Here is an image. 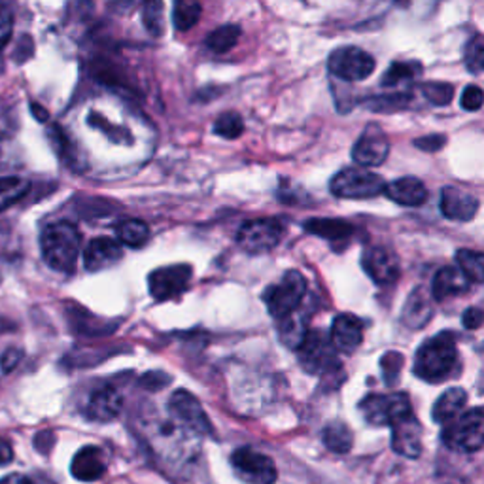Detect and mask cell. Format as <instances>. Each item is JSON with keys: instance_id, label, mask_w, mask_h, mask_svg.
I'll use <instances>...</instances> for the list:
<instances>
[{"instance_id": "1", "label": "cell", "mask_w": 484, "mask_h": 484, "mask_svg": "<svg viewBox=\"0 0 484 484\" xmlns=\"http://www.w3.org/2000/svg\"><path fill=\"white\" fill-rule=\"evenodd\" d=\"M458 363L454 335L445 332L426 341L414 356V373L426 382L447 381Z\"/></svg>"}, {"instance_id": "2", "label": "cell", "mask_w": 484, "mask_h": 484, "mask_svg": "<svg viewBox=\"0 0 484 484\" xmlns=\"http://www.w3.org/2000/svg\"><path fill=\"white\" fill-rule=\"evenodd\" d=\"M42 257L57 273H73L82 250V237L76 226L55 222L40 235Z\"/></svg>"}, {"instance_id": "3", "label": "cell", "mask_w": 484, "mask_h": 484, "mask_svg": "<svg viewBox=\"0 0 484 484\" xmlns=\"http://www.w3.org/2000/svg\"><path fill=\"white\" fill-rule=\"evenodd\" d=\"M443 443L458 452H477L484 447V409L454 416L443 428Z\"/></svg>"}, {"instance_id": "4", "label": "cell", "mask_w": 484, "mask_h": 484, "mask_svg": "<svg viewBox=\"0 0 484 484\" xmlns=\"http://www.w3.org/2000/svg\"><path fill=\"white\" fill-rule=\"evenodd\" d=\"M306 294V280L299 271H288L282 280L263 292V301H266L269 315L276 320L294 315L299 311V305L303 303Z\"/></svg>"}, {"instance_id": "5", "label": "cell", "mask_w": 484, "mask_h": 484, "mask_svg": "<svg viewBox=\"0 0 484 484\" xmlns=\"http://www.w3.org/2000/svg\"><path fill=\"white\" fill-rule=\"evenodd\" d=\"M329 189L341 199H373V197L384 193L386 184L379 174L365 167H350L334 176Z\"/></svg>"}, {"instance_id": "6", "label": "cell", "mask_w": 484, "mask_h": 484, "mask_svg": "<svg viewBox=\"0 0 484 484\" xmlns=\"http://www.w3.org/2000/svg\"><path fill=\"white\" fill-rule=\"evenodd\" d=\"M360 409L371 426H392L412 412L409 395L402 392L371 393L360 403Z\"/></svg>"}, {"instance_id": "7", "label": "cell", "mask_w": 484, "mask_h": 484, "mask_svg": "<svg viewBox=\"0 0 484 484\" xmlns=\"http://www.w3.org/2000/svg\"><path fill=\"white\" fill-rule=\"evenodd\" d=\"M375 57L356 46H343L329 55L327 69L344 82H362L375 73Z\"/></svg>"}, {"instance_id": "8", "label": "cell", "mask_w": 484, "mask_h": 484, "mask_svg": "<svg viewBox=\"0 0 484 484\" xmlns=\"http://www.w3.org/2000/svg\"><path fill=\"white\" fill-rule=\"evenodd\" d=\"M231 468L240 480L248 484H275L278 477L275 461L250 447L237 449L231 454Z\"/></svg>"}, {"instance_id": "9", "label": "cell", "mask_w": 484, "mask_h": 484, "mask_svg": "<svg viewBox=\"0 0 484 484\" xmlns=\"http://www.w3.org/2000/svg\"><path fill=\"white\" fill-rule=\"evenodd\" d=\"M282 224L275 218H259L247 222L237 233L238 247L248 254L271 252L282 238Z\"/></svg>"}, {"instance_id": "10", "label": "cell", "mask_w": 484, "mask_h": 484, "mask_svg": "<svg viewBox=\"0 0 484 484\" xmlns=\"http://www.w3.org/2000/svg\"><path fill=\"white\" fill-rule=\"evenodd\" d=\"M335 350L334 341H329L322 332H309L303 344L297 348L299 363L311 375H320V373L332 371L339 365Z\"/></svg>"}, {"instance_id": "11", "label": "cell", "mask_w": 484, "mask_h": 484, "mask_svg": "<svg viewBox=\"0 0 484 484\" xmlns=\"http://www.w3.org/2000/svg\"><path fill=\"white\" fill-rule=\"evenodd\" d=\"M191 273V266H186V263L156 269L148 276V288L151 297L163 303L182 295L188 290Z\"/></svg>"}, {"instance_id": "12", "label": "cell", "mask_w": 484, "mask_h": 484, "mask_svg": "<svg viewBox=\"0 0 484 484\" xmlns=\"http://www.w3.org/2000/svg\"><path fill=\"white\" fill-rule=\"evenodd\" d=\"M169 412L176 422L195 435H203V433L212 431L208 416L203 411L201 403L197 402L195 395H191L186 390H179L172 393V398L169 402Z\"/></svg>"}, {"instance_id": "13", "label": "cell", "mask_w": 484, "mask_h": 484, "mask_svg": "<svg viewBox=\"0 0 484 484\" xmlns=\"http://www.w3.org/2000/svg\"><path fill=\"white\" fill-rule=\"evenodd\" d=\"M390 142L379 125H369L352 150V160L360 167H379L386 161Z\"/></svg>"}, {"instance_id": "14", "label": "cell", "mask_w": 484, "mask_h": 484, "mask_svg": "<svg viewBox=\"0 0 484 484\" xmlns=\"http://www.w3.org/2000/svg\"><path fill=\"white\" fill-rule=\"evenodd\" d=\"M363 271L373 278V282H377L379 286H388L393 284L400 278V257L393 250L386 247H371L363 252L362 257Z\"/></svg>"}, {"instance_id": "15", "label": "cell", "mask_w": 484, "mask_h": 484, "mask_svg": "<svg viewBox=\"0 0 484 484\" xmlns=\"http://www.w3.org/2000/svg\"><path fill=\"white\" fill-rule=\"evenodd\" d=\"M392 449L405 458L422 454V426L412 412L392 424Z\"/></svg>"}, {"instance_id": "16", "label": "cell", "mask_w": 484, "mask_h": 484, "mask_svg": "<svg viewBox=\"0 0 484 484\" xmlns=\"http://www.w3.org/2000/svg\"><path fill=\"white\" fill-rule=\"evenodd\" d=\"M123 257L121 245L114 238L99 237L93 238L83 250V266L90 273H99L118 266Z\"/></svg>"}, {"instance_id": "17", "label": "cell", "mask_w": 484, "mask_h": 484, "mask_svg": "<svg viewBox=\"0 0 484 484\" xmlns=\"http://www.w3.org/2000/svg\"><path fill=\"white\" fill-rule=\"evenodd\" d=\"M121 409V393L112 386H104L92 393V398L85 407V416L90 418L92 422H112L120 416Z\"/></svg>"}, {"instance_id": "18", "label": "cell", "mask_w": 484, "mask_h": 484, "mask_svg": "<svg viewBox=\"0 0 484 484\" xmlns=\"http://www.w3.org/2000/svg\"><path fill=\"white\" fill-rule=\"evenodd\" d=\"M106 469H108L106 456H104L102 449H99L95 445L80 449L76 452V456L73 458V464H71L73 477L82 480V482H95V480L102 479Z\"/></svg>"}, {"instance_id": "19", "label": "cell", "mask_w": 484, "mask_h": 484, "mask_svg": "<svg viewBox=\"0 0 484 484\" xmlns=\"http://www.w3.org/2000/svg\"><path fill=\"white\" fill-rule=\"evenodd\" d=\"M439 207H441L445 218L454 219V222H469L479 210V201L471 193L449 186L441 191V205Z\"/></svg>"}, {"instance_id": "20", "label": "cell", "mask_w": 484, "mask_h": 484, "mask_svg": "<svg viewBox=\"0 0 484 484\" xmlns=\"http://www.w3.org/2000/svg\"><path fill=\"white\" fill-rule=\"evenodd\" d=\"M332 341L339 352L352 354L363 341V324L354 315H339L332 325Z\"/></svg>"}, {"instance_id": "21", "label": "cell", "mask_w": 484, "mask_h": 484, "mask_svg": "<svg viewBox=\"0 0 484 484\" xmlns=\"http://www.w3.org/2000/svg\"><path fill=\"white\" fill-rule=\"evenodd\" d=\"M384 193L390 201L402 207H421L428 199V189L424 182L412 179V176H405V179L388 184Z\"/></svg>"}, {"instance_id": "22", "label": "cell", "mask_w": 484, "mask_h": 484, "mask_svg": "<svg viewBox=\"0 0 484 484\" xmlns=\"http://www.w3.org/2000/svg\"><path fill=\"white\" fill-rule=\"evenodd\" d=\"M469 278L464 275L460 267H443L441 271H437L433 284H431V294L435 301H445L449 297L460 295L469 290Z\"/></svg>"}, {"instance_id": "23", "label": "cell", "mask_w": 484, "mask_h": 484, "mask_svg": "<svg viewBox=\"0 0 484 484\" xmlns=\"http://www.w3.org/2000/svg\"><path fill=\"white\" fill-rule=\"evenodd\" d=\"M468 403V392L461 388H449L445 393L439 395V400L435 402L431 409V418L433 422L439 424H447L452 421L454 416H458L461 411H464Z\"/></svg>"}, {"instance_id": "24", "label": "cell", "mask_w": 484, "mask_h": 484, "mask_svg": "<svg viewBox=\"0 0 484 484\" xmlns=\"http://www.w3.org/2000/svg\"><path fill=\"white\" fill-rule=\"evenodd\" d=\"M431 315H433V305H431L430 295L422 288H418L409 295L403 315H402V320L409 327L418 329V327H422L424 324H428Z\"/></svg>"}, {"instance_id": "25", "label": "cell", "mask_w": 484, "mask_h": 484, "mask_svg": "<svg viewBox=\"0 0 484 484\" xmlns=\"http://www.w3.org/2000/svg\"><path fill=\"white\" fill-rule=\"evenodd\" d=\"M305 231L316 235L325 240H346L354 233V227H352L348 222H343V219H332V218H313L309 222H305Z\"/></svg>"}, {"instance_id": "26", "label": "cell", "mask_w": 484, "mask_h": 484, "mask_svg": "<svg viewBox=\"0 0 484 484\" xmlns=\"http://www.w3.org/2000/svg\"><path fill=\"white\" fill-rule=\"evenodd\" d=\"M278 335L288 348L297 350L303 344L305 337L309 335V327H306V320L299 315V311L278 320Z\"/></svg>"}, {"instance_id": "27", "label": "cell", "mask_w": 484, "mask_h": 484, "mask_svg": "<svg viewBox=\"0 0 484 484\" xmlns=\"http://www.w3.org/2000/svg\"><path fill=\"white\" fill-rule=\"evenodd\" d=\"M322 441L329 450H334L337 454H344L352 449V443H354V435H352V430L344 422L334 421L324 428Z\"/></svg>"}, {"instance_id": "28", "label": "cell", "mask_w": 484, "mask_h": 484, "mask_svg": "<svg viewBox=\"0 0 484 484\" xmlns=\"http://www.w3.org/2000/svg\"><path fill=\"white\" fill-rule=\"evenodd\" d=\"M201 17V5L199 0H174V12H172V24L176 31H189L197 25Z\"/></svg>"}, {"instance_id": "29", "label": "cell", "mask_w": 484, "mask_h": 484, "mask_svg": "<svg viewBox=\"0 0 484 484\" xmlns=\"http://www.w3.org/2000/svg\"><path fill=\"white\" fill-rule=\"evenodd\" d=\"M422 74V64L416 61H398L382 74V87H398L403 82H412Z\"/></svg>"}, {"instance_id": "30", "label": "cell", "mask_w": 484, "mask_h": 484, "mask_svg": "<svg viewBox=\"0 0 484 484\" xmlns=\"http://www.w3.org/2000/svg\"><path fill=\"white\" fill-rule=\"evenodd\" d=\"M116 231L118 238L129 248H140L150 238V227L142 219H123Z\"/></svg>"}, {"instance_id": "31", "label": "cell", "mask_w": 484, "mask_h": 484, "mask_svg": "<svg viewBox=\"0 0 484 484\" xmlns=\"http://www.w3.org/2000/svg\"><path fill=\"white\" fill-rule=\"evenodd\" d=\"M29 189H31V184L25 179H17V176L0 179V212L24 199V197L29 193Z\"/></svg>"}, {"instance_id": "32", "label": "cell", "mask_w": 484, "mask_h": 484, "mask_svg": "<svg viewBox=\"0 0 484 484\" xmlns=\"http://www.w3.org/2000/svg\"><path fill=\"white\" fill-rule=\"evenodd\" d=\"M456 263L471 282H477V284L484 282V254L482 252L461 248L456 252Z\"/></svg>"}, {"instance_id": "33", "label": "cell", "mask_w": 484, "mask_h": 484, "mask_svg": "<svg viewBox=\"0 0 484 484\" xmlns=\"http://www.w3.org/2000/svg\"><path fill=\"white\" fill-rule=\"evenodd\" d=\"M240 38V27L237 25H224L216 31H212L207 36V48L214 53H227L237 46Z\"/></svg>"}, {"instance_id": "34", "label": "cell", "mask_w": 484, "mask_h": 484, "mask_svg": "<svg viewBox=\"0 0 484 484\" xmlns=\"http://www.w3.org/2000/svg\"><path fill=\"white\" fill-rule=\"evenodd\" d=\"M142 24L150 34H163V0H142Z\"/></svg>"}, {"instance_id": "35", "label": "cell", "mask_w": 484, "mask_h": 484, "mask_svg": "<svg viewBox=\"0 0 484 484\" xmlns=\"http://www.w3.org/2000/svg\"><path fill=\"white\" fill-rule=\"evenodd\" d=\"M421 90L424 99L435 106H447L454 99V87L445 82H428L421 85Z\"/></svg>"}, {"instance_id": "36", "label": "cell", "mask_w": 484, "mask_h": 484, "mask_svg": "<svg viewBox=\"0 0 484 484\" xmlns=\"http://www.w3.org/2000/svg\"><path fill=\"white\" fill-rule=\"evenodd\" d=\"M464 61L469 73L473 74L484 73V36L482 34H477L468 42L466 52H464Z\"/></svg>"}, {"instance_id": "37", "label": "cell", "mask_w": 484, "mask_h": 484, "mask_svg": "<svg viewBox=\"0 0 484 484\" xmlns=\"http://www.w3.org/2000/svg\"><path fill=\"white\" fill-rule=\"evenodd\" d=\"M242 131H245V123H242V118L237 112H226L214 123V133L229 140L238 139Z\"/></svg>"}, {"instance_id": "38", "label": "cell", "mask_w": 484, "mask_h": 484, "mask_svg": "<svg viewBox=\"0 0 484 484\" xmlns=\"http://www.w3.org/2000/svg\"><path fill=\"white\" fill-rule=\"evenodd\" d=\"M411 101V93L407 92H395V93H390V95H384V97H375L369 101V108L373 110V112H393V110H400V108H405Z\"/></svg>"}, {"instance_id": "39", "label": "cell", "mask_w": 484, "mask_h": 484, "mask_svg": "<svg viewBox=\"0 0 484 484\" xmlns=\"http://www.w3.org/2000/svg\"><path fill=\"white\" fill-rule=\"evenodd\" d=\"M381 365H382V371H384L386 384L393 386L395 382L400 381V373H402V367H403V356L400 354V352H388V354H384Z\"/></svg>"}, {"instance_id": "40", "label": "cell", "mask_w": 484, "mask_h": 484, "mask_svg": "<svg viewBox=\"0 0 484 484\" xmlns=\"http://www.w3.org/2000/svg\"><path fill=\"white\" fill-rule=\"evenodd\" d=\"M461 108L468 110V112H477V110L482 108L484 104V92L479 85H468L464 93H461Z\"/></svg>"}, {"instance_id": "41", "label": "cell", "mask_w": 484, "mask_h": 484, "mask_svg": "<svg viewBox=\"0 0 484 484\" xmlns=\"http://www.w3.org/2000/svg\"><path fill=\"white\" fill-rule=\"evenodd\" d=\"M12 31H14V15L6 6L0 5V50L8 44Z\"/></svg>"}, {"instance_id": "42", "label": "cell", "mask_w": 484, "mask_h": 484, "mask_svg": "<svg viewBox=\"0 0 484 484\" xmlns=\"http://www.w3.org/2000/svg\"><path fill=\"white\" fill-rule=\"evenodd\" d=\"M445 144H447V139L443 135H430V137L414 140V146L424 151H439Z\"/></svg>"}, {"instance_id": "43", "label": "cell", "mask_w": 484, "mask_h": 484, "mask_svg": "<svg viewBox=\"0 0 484 484\" xmlns=\"http://www.w3.org/2000/svg\"><path fill=\"white\" fill-rule=\"evenodd\" d=\"M21 358H24V352H21L19 348H8L3 354V358H0V367H3L5 373H10L12 369L17 367Z\"/></svg>"}, {"instance_id": "44", "label": "cell", "mask_w": 484, "mask_h": 484, "mask_svg": "<svg viewBox=\"0 0 484 484\" xmlns=\"http://www.w3.org/2000/svg\"><path fill=\"white\" fill-rule=\"evenodd\" d=\"M482 322H484V313L480 309H475V306H471V309L461 315V324H464L466 329H477L482 325Z\"/></svg>"}, {"instance_id": "45", "label": "cell", "mask_w": 484, "mask_h": 484, "mask_svg": "<svg viewBox=\"0 0 484 484\" xmlns=\"http://www.w3.org/2000/svg\"><path fill=\"white\" fill-rule=\"evenodd\" d=\"M12 460H14L12 445L8 441H5V439H0V468L8 466Z\"/></svg>"}, {"instance_id": "46", "label": "cell", "mask_w": 484, "mask_h": 484, "mask_svg": "<svg viewBox=\"0 0 484 484\" xmlns=\"http://www.w3.org/2000/svg\"><path fill=\"white\" fill-rule=\"evenodd\" d=\"M0 484H33V480L25 475H19V473H12L5 479H0Z\"/></svg>"}, {"instance_id": "47", "label": "cell", "mask_w": 484, "mask_h": 484, "mask_svg": "<svg viewBox=\"0 0 484 484\" xmlns=\"http://www.w3.org/2000/svg\"><path fill=\"white\" fill-rule=\"evenodd\" d=\"M33 114L40 120V121H46L48 120V112H46V110H44V108H40L38 104H33Z\"/></svg>"}]
</instances>
